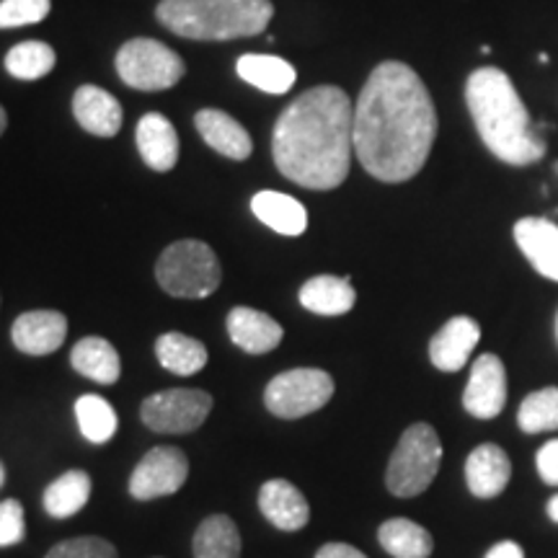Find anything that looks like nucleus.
Listing matches in <instances>:
<instances>
[{"mask_svg":"<svg viewBox=\"0 0 558 558\" xmlns=\"http://www.w3.org/2000/svg\"><path fill=\"white\" fill-rule=\"evenodd\" d=\"M354 156L383 184L414 179L437 137V109L407 62L386 60L354 101Z\"/></svg>","mask_w":558,"mask_h":558,"instance_id":"f257e3e1","label":"nucleus"},{"mask_svg":"<svg viewBox=\"0 0 558 558\" xmlns=\"http://www.w3.org/2000/svg\"><path fill=\"white\" fill-rule=\"evenodd\" d=\"M354 104L339 86H316L279 114L271 156L282 177L313 192L344 184L354 153Z\"/></svg>","mask_w":558,"mask_h":558,"instance_id":"f03ea898","label":"nucleus"},{"mask_svg":"<svg viewBox=\"0 0 558 558\" xmlns=\"http://www.w3.org/2000/svg\"><path fill=\"white\" fill-rule=\"evenodd\" d=\"M465 104L492 156L509 166L538 163L546 156V140L533 130L525 101L505 70L492 65L473 70L465 83Z\"/></svg>","mask_w":558,"mask_h":558,"instance_id":"7ed1b4c3","label":"nucleus"},{"mask_svg":"<svg viewBox=\"0 0 558 558\" xmlns=\"http://www.w3.org/2000/svg\"><path fill=\"white\" fill-rule=\"evenodd\" d=\"M156 16L184 39L230 41L267 32L271 0H160Z\"/></svg>","mask_w":558,"mask_h":558,"instance_id":"20e7f679","label":"nucleus"},{"mask_svg":"<svg viewBox=\"0 0 558 558\" xmlns=\"http://www.w3.org/2000/svg\"><path fill=\"white\" fill-rule=\"evenodd\" d=\"M158 284L171 298H209L222 282V269L215 251L205 241H177L160 254L156 264Z\"/></svg>","mask_w":558,"mask_h":558,"instance_id":"39448f33","label":"nucleus"},{"mask_svg":"<svg viewBox=\"0 0 558 558\" xmlns=\"http://www.w3.org/2000/svg\"><path fill=\"white\" fill-rule=\"evenodd\" d=\"M442 463V442L435 427L418 422L403 432L386 471V486L393 497H418L435 481Z\"/></svg>","mask_w":558,"mask_h":558,"instance_id":"423d86ee","label":"nucleus"},{"mask_svg":"<svg viewBox=\"0 0 558 558\" xmlns=\"http://www.w3.org/2000/svg\"><path fill=\"white\" fill-rule=\"evenodd\" d=\"M117 73L130 88L166 90L184 78L186 68L184 60L163 41L137 37L124 41L117 52Z\"/></svg>","mask_w":558,"mask_h":558,"instance_id":"0eeeda50","label":"nucleus"},{"mask_svg":"<svg viewBox=\"0 0 558 558\" xmlns=\"http://www.w3.org/2000/svg\"><path fill=\"white\" fill-rule=\"evenodd\" d=\"M333 396V378L318 367H295L279 373L264 390V403L279 418H300L324 409Z\"/></svg>","mask_w":558,"mask_h":558,"instance_id":"6e6552de","label":"nucleus"},{"mask_svg":"<svg viewBox=\"0 0 558 558\" xmlns=\"http://www.w3.org/2000/svg\"><path fill=\"white\" fill-rule=\"evenodd\" d=\"M213 411V396L207 390L169 388L153 393L140 407L143 424L160 435H190L199 429Z\"/></svg>","mask_w":558,"mask_h":558,"instance_id":"1a4fd4ad","label":"nucleus"},{"mask_svg":"<svg viewBox=\"0 0 558 558\" xmlns=\"http://www.w3.org/2000/svg\"><path fill=\"white\" fill-rule=\"evenodd\" d=\"M190 476V460L179 448L160 445L137 463L135 473L130 476V494L140 501L171 497Z\"/></svg>","mask_w":558,"mask_h":558,"instance_id":"9d476101","label":"nucleus"},{"mask_svg":"<svg viewBox=\"0 0 558 558\" xmlns=\"http://www.w3.org/2000/svg\"><path fill=\"white\" fill-rule=\"evenodd\" d=\"M507 403V369L497 354H481L473 362L463 407L476 418H494Z\"/></svg>","mask_w":558,"mask_h":558,"instance_id":"9b49d317","label":"nucleus"},{"mask_svg":"<svg viewBox=\"0 0 558 558\" xmlns=\"http://www.w3.org/2000/svg\"><path fill=\"white\" fill-rule=\"evenodd\" d=\"M65 337L68 318L60 311H26L11 326L13 347L32 357L58 352L65 344Z\"/></svg>","mask_w":558,"mask_h":558,"instance_id":"f8f14e48","label":"nucleus"},{"mask_svg":"<svg viewBox=\"0 0 558 558\" xmlns=\"http://www.w3.org/2000/svg\"><path fill=\"white\" fill-rule=\"evenodd\" d=\"M481 339V326L469 316H456L429 341L432 365L442 373H458L469 365L471 352Z\"/></svg>","mask_w":558,"mask_h":558,"instance_id":"ddd939ff","label":"nucleus"},{"mask_svg":"<svg viewBox=\"0 0 558 558\" xmlns=\"http://www.w3.org/2000/svg\"><path fill=\"white\" fill-rule=\"evenodd\" d=\"M259 507L264 518L277 530H284V533L303 530L311 520L308 499L303 497V492L298 486H292L284 478H271L262 486Z\"/></svg>","mask_w":558,"mask_h":558,"instance_id":"4468645a","label":"nucleus"},{"mask_svg":"<svg viewBox=\"0 0 558 558\" xmlns=\"http://www.w3.org/2000/svg\"><path fill=\"white\" fill-rule=\"evenodd\" d=\"M228 337L248 354H267L282 344L284 329L267 313L239 305L228 313Z\"/></svg>","mask_w":558,"mask_h":558,"instance_id":"2eb2a0df","label":"nucleus"},{"mask_svg":"<svg viewBox=\"0 0 558 558\" xmlns=\"http://www.w3.org/2000/svg\"><path fill=\"white\" fill-rule=\"evenodd\" d=\"M514 241L533 269L558 282V226L546 218H522L514 222Z\"/></svg>","mask_w":558,"mask_h":558,"instance_id":"dca6fc26","label":"nucleus"},{"mask_svg":"<svg viewBox=\"0 0 558 558\" xmlns=\"http://www.w3.org/2000/svg\"><path fill=\"white\" fill-rule=\"evenodd\" d=\"M512 476V463L499 445H478L465 460V484L478 499H494L505 492Z\"/></svg>","mask_w":558,"mask_h":558,"instance_id":"f3484780","label":"nucleus"},{"mask_svg":"<svg viewBox=\"0 0 558 558\" xmlns=\"http://www.w3.org/2000/svg\"><path fill=\"white\" fill-rule=\"evenodd\" d=\"M75 122L96 137H114L122 130V107L109 90L99 86H81L73 96Z\"/></svg>","mask_w":558,"mask_h":558,"instance_id":"a211bd4d","label":"nucleus"},{"mask_svg":"<svg viewBox=\"0 0 558 558\" xmlns=\"http://www.w3.org/2000/svg\"><path fill=\"white\" fill-rule=\"evenodd\" d=\"M137 150L153 171H171L179 160V135L173 124L158 111H150L137 122Z\"/></svg>","mask_w":558,"mask_h":558,"instance_id":"6ab92c4d","label":"nucleus"},{"mask_svg":"<svg viewBox=\"0 0 558 558\" xmlns=\"http://www.w3.org/2000/svg\"><path fill=\"white\" fill-rule=\"evenodd\" d=\"M194 124H197L199 135L205 137V143L213 150H218L220 156L230 160H246L254 150V143H251V135L243 128L241 122H235L233 117L226 114L220 109H202L197 117H194Z\"/></svg>","mask_w":558,"mask_h":558,"instance_id":"aec40b11","label":"nucleus"},{"mask_svg":"<svg viewBox=\"0 0 558 558\" xmlns=\"http://www.w3.org/2000/svg\"><path fill=\"white\" fill-rule=\"evenodd\" d=\"M357 303L352 277H313L300 288V305L316 316H344Z\"/></svg>","mask_w":558,"mask_h":558,"instance_id":"412c9836","label":"nucleus"},{"mask_svg":"<svg viewBox=\"0 0 558 558\" xmlns=\"http://www.w3.org/2000/svg\"><path fill=\"white\" fill-rule=\"evenodd\" d=\"M70 365L83 378L96 380L99 386H114L122 375V360L114 344L101 337H86L70 352Z\"/></svg>","mask_w":558,"mask_h":558,"instance_id":"4be33fe9","label":"nucleus"},{"mask_svg":"<svg viewBox=\"0 0 558 558\" xmlns=\"http://www.w3.org/2000/svg\"><path fill=\"white\" fill-rule=\"evenodd\" d=\"M235 70L243 81L271 96L288 94L298 81L295 68L288 60L275 58V54H241Z\"/></svg>","mask_w":558,"mask_h":558,"instance_id":"5701e85b","label":"nucleus"},{"mask_svg":"<svg viewBox=\"0 0 558 558\" xmlns=\"http://www.w3.org/2000/svg\"><path fill=\"white\" fill-rule=\"evenodd\" d=\"M251 209L264 226L282 235H303L308 228V213L295 197L282 192H259L251 199Z\"/></svg>","mask_w":558,"mask_h":558,"instance_id":"b1692460","label":"nucleus"},{"mask_svg":"<svg viewBox=\"0 0 558 558\" xmlns=\"http://www.w3.org/2000/svg\"><path fill=\"white\" fill-rule=\"evenodd\" d=\"M90 476L86 471H68L45 488V512L50 518L65 520L78 514L90 499Z\"/></svg>","mask_w":558,"mask_h":558,"instance_id":"393cba45","label":"nucleus"},{"mask_svg":"<svg viewBox=\"0 0 558 558\" xmlns=\"http://www.w3.org/2000/svg\"><path fill=\"white\" fill-rule=\"evenodd\" d=\"M378 541L393 558H429L432 548H435L429 530H424L407 518L383 522L378 530Z\"/></svg>","mask_w":558,"mask_h":558,"instance_id":"a878e982","label":"nucleus"},{"mask_svg":"<svg viewBox=\"0 0 558 558\" xmlns=\"http://www.w3.org/2000/svg\"><path fill=\"white\" fill-rule=\"evenodd\" d=\"M158 362L173 375H194L207 365V347L181 331H169L156 341Z\"/></svg>","mask_w":558,"mask_h":558,"instance_id":"bb28decb","label":"nucleus"},{"mask_svg":"<svg viewBox=\"0 0 558 558\" xmlns=\"http://www.w3.org/2000/svg\"><path fill=\"white\" fill-rule=\"evenodd\" d=\"M194 558H241V533L228 514H213L197 527Z\"/></svg>","mask_w":558,"mask_h":558,"instance_id":"cd10ccee","label":"nucleus"},{"mask_svg":"<svg viewBox=\"0 0 558 558\" xmlns=\"http://www.w3.org/2000/svg\"><path fill=\"white\" fill-rule=\"evenodd\" d=\"M75 418H78L81 435L94 445L109 442L117 435L120 418H117L114 407L101 396L86 393L75 401Z\"/></svg>","mask_w":558,"mask_h":558,"instance_id":"c85d7f7f","label":"nucleus"},{"mask_svg":"<svg viewBox=\"0 0 558 558\" xmlns=\"http://www.w3.org/2000/svg\"><path fill=\"white\" fill-rule=\"evenodd\" d=\"M58 54L47 41H21L5 54V70L19 81H39L52 73Z\"/></svg>","mask_w":558,"mask_h":558,"instance_id":"c756f323","label":"nucleus"},{"mask_svg":"<svg viewBox=\"0 0 558 558\" xmlns=\"http://www.w3.org/2000/svg\"><path fill=\"white\" fill-rule=\"evenodd\" d=\"M518 424L525 435L558 429V388H541L520 403Z\"/></svg>","mask_w":558,"mask_h":558,"instance_id":"7c9ffc66","label":"nucleus"},{"mask_svg":"<svg viewBox=\"0 0 558 558\" xmlns=\"http://www.w3.org/2000/svg\"><path fill=\"white\" fill-rule=\"evenodd\" d=\"M50 9V0H0V29L39 24L47 19Z\"/></svg>","mask_w":558,"mask_h":558,"instance_id":"2f4dec72","label":"nucleus"},{"mask_svg":"<svg viewBox=\"0 0 558 558\" xmlns=\"http://www.w3.org/2000/svg\"><path fill=\"white\" fill-rule=\"evenodd\" d=\"M45 558H117V548L96 535H81L58 543Z\"/></svg>","mask_w":558,"mask_h":558,"instance_id":"473e14b6","label":"nucleus"},{"mask_svg":"<svg viewBox=\"0 0 558 558\" xmlns=\"http://www.w3.org/2000/svg\"><path fill=\"white\" fill-rule=\"evenodd\" d=\"M26 535L24 507L16 499L0 501V548L16 546Z\"/></svg>","mask_w":558,"mask_h":558,"instance_id":"72a5a7b5","label":"nucleus"},{"mask_svg":"<svg viewBox=\"0 0 558 558\" xmlns=\"http://www.w3.org/2000/svg\"><path fill=\"white\" fill-rule=\"evenodd\" d=\"M535 465H538L541 478L548 486H558V439H550V442L543 445L538 458H535Z\"/></svg>","mask_w":558,"mask_h":558,"instance_id":"f704fd0d","label":"nucleus"},{"mask_svg":"<svg viewBox=\"0 0 558 558\" xmlns=\"http://www.w3.org/2000/svg\"><path fill=\"white\" fill-rule=\"evenodd\" d=\"M316 558H367V556L354 546H349V543H326L324 548H318Z\"/></svg>","mask_w":558,"mask_h":558,"instance_id":"c9c22d12","label":"nucleus"},{"mask_svg":"<svg viewBox=\"0 0 558 558\" xmlns=\"http://www.w3.org/2000/svg\"><path fill=\"white\" fill-rule=\"evenodd\" d=\"M486 558H525V550H522L514 541H501L488 550Z\"/></svg>","mask_w":558,"mask_h":558,"instance_id":"e433bc0d","label":"nucleus"},{"mask_svg":"<svg viewBox=\"0 0 558 558\" xmlns=\"http://www.w3.org/2000/svg\"><path fill=\"white\" fill-rule=\"evenodd\" d=\"M548 518L550 520H554L556 522V525H558V494H556V497H550V501H548Z\"/></svg>","mask_w":558,"mask_h":558,"instance_id":"4c0bfd02","label":"nucleus"},{"mask_svg":"<svg viewBox=\"0 0 558 558\" xmlns=\"http://www.w3.org/2000/svg\"><path fill=\"white\" fill-rule=\"evenodd\" d=\"M5 128H9V114H5V109L0 107V135H3Z\"/></svg>","mask_w":558,"mask_h":558,"instance_id":"58836bf2","label":"nucleus"},{"mask_svg":"<svg viewBox=\"0 0 558 558\" xmlns=\"http://www.w3.org/2000/svg\"><path fill=\"white\" fill-rule=\"evenodd\" d=\"M5 484V469H3V463H0V486Z\"/></svg>","mask_w":558,"mask_h":558,"instance_id":"ea45409f","label":"nucleus"},{"mask_svg":"<svg viewBox=\"0 0 558 558\" xmlns=\"http://www.w3.org/2000/svg\"><path fill=\"white\" fill-rule=\"evenodd\" d=\"M556 339H558V316H556Z\"/></svg>","mask_w":558,"mask_h":558,"instance_id":"a19ab883","label":"nucleus"}]
</instances>
